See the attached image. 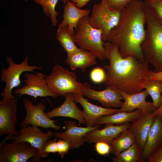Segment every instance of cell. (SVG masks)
<instances>
[{
  "label": "cell",
  "mask_w": 162,
  "mask_h": 162,
  "mask_svg": "<svg viewBox=\"0 0 162 162\" xmlns=\"http://www.w3.org/2000/svg\"><path fill=\"white\" fill-rule=\"evenodd\" d=\"M103 46L106 59L109 61L104 66L107 71L104 85L112 86L129 94L142 91L148 80V63L133 56L123 58L118 47L112 43L104 42Z\"/></svg>",
  "instance_id": "cell-1"
},
{
  "label": "cell",
  "mask_w": 162,
  "mask_h": 162,
  "mask_svg": "<svg viewBox=\"0 0 162 162\" xmlns=\"http://www.w3.org/2000/svg\"><path fill=\"white\" fill-rule=\"evenodd\" d=\"M142 0H134L122 11L118 25L110 32L107 42L118 48L124 58L130 56L143 59L140 46L144 40L146 18Z\"/></svg>",
  "instance_id": "cell-2"
},
{
  "label": "cell",
  "mask_w": 162,
  "mask_h": 162,
  "mask_svg": "<svg viewBox=\"0 0 162 162\" xmlns=\"http://www.w3.org/2000/svg\"><path fill=\"white\" fill-rule=\"evenodd\" d=\"M146 28L141 46L143 59L151 64L154 71H162V20L146 4L144 7Z\"/></svg>",
  "instance_id": "cell-3"
},
{
  "label": "cell",
  "mask_w": 162,
  "mask_h": 162,
  "mask_svg": "<svg viewBox=\"0 0 162 162\" xmlns=\"http://www.w3.org/2000/svg\"><path fill=\"white\" fill-rule=\"evenodd\" d=\"M88 16L79 21L76 32L73 35L74 40L80 48L91 52L100 60L106 59V51L102 39V31L92 27L88 21Z\"/></svg>",
  "instance_id": "cell-4"
},
{
  "label": "cell",
  "mask_w": 162,
  "mask_h": 162,
  "mask_svg": "<svg viewBox=\"0 0 162 162\" xmlns=\"http://www.w3.org/2000/svg\"><path fill=\"white\" fill-rule=\"evenodd\" d=\"M46 80L50 90L58 96H64L69 93L81 94L84 87V83L77 80L75 73L58 64L54 66Z\"/></svg>",
  "instance_id": "cell-5"
},
{
  "label": "cell",
  "mask_w": 162,
  "mask_h": 162,
  "mask_svg": "<svg viewBox=\"0 0 162 162\" xmlns=\"http://www.w3.org/2000/svg\"><path fill=\"white\" fill-rule=\"evenodd\" d=\"M121 13V10L110 7L106 0H101L93 5L88 21L93 28L102 30V40L106 42L110 32L118 24Z\"/></svg>",
  "instance_id": "cell-6"
},
{
  "label": "cell",
  "mask_w": 162,
  "mask_h": 162,
  "mask_svg": "<svg viewBox=\"0 0 162 162\" xmlns=\"http://www.w3.org/2000/svg\"><path fill=\"white\" fill-rule=\"evenodd\" d=\"M28 60L29 57L26 56L21 63L16 64L10 57H6L8 67L2 68L0 72L1 80L5 84L4 90L1 94L2 98H17L13 95L12 92L14 88L21 84L20 77L21 74L27 71L36 72L34 70H42L41 67L29 65Z\"/></svg>",
  "instance_id": "cell-7"
},
{
  "label": "cell",
  "mask_w": 162,
  "mask_h": 162,
  "mask_svg": "<svg viewBox=\"0 0 162 162\" xmlns=\"http://www.w3.org/2000/svg\"><path fill=\"white\" fill-rule=\"evenodd\" d=\"M38 149L29 142L6 143L0 144V162H26L31 158L32 161L41 162L38 158Z\"/></svg>",
  "instance_id": "cell-8"
},
{
  "label": "cell",
  "mask_w": 162,
  "mask_h": 162,
  "mask_svg": "<svg viewBox=\"0 0 162 162\" xmlns=\"http://www.w3.org/2000/svg\"><path fill=\"white\" fill-rule=\"evenodd\" d=\"M23 104L26 111L24 119L20 123L21 128L26 127L28 125L37 126L44 129L52 128L55 130H61L65 128L55 124L57 121L47 116L44 112L46 105L43 102L34 104L27 98L23 99Z\"/></svg>",
  "instance_id": "cell-9"
},
{
  "label": "cell",
  "mask_w": 162,
  "mask_h": 162,
  "mask_svg": "<svg viewBox=\"0 0 162 162\" xmlns=\"http://www.w3.org/2000/svg\"><path fill=\"white\" fill-rule=\"evenodd\" d=\"M46 76L42 73L37 72L25 74L23 80L24 85L15 90L14 94L21 96L24 95L32 96L34 101L38 97L50 96L56 98L58 96L50 90L47 85Z\"/></svg>",
  "instance_id": "cell-10"
},
{
  "label": "cell",
  "mask_w": 162,
  "mask_h": 162,
  "mask_svg": "<svg viewBox=\"0 0 162 162\" xmlns=\"http://www.w3.org/2000/svg\"><path fill=\"white\" fill-rule=\"evenodd\" d=\"M81 93L83 96L88 98L97 100L106 108H121L123 103L122 100L123 97L121 92L111 85H107L102 91H96L92 89L86 82Z\"/></svg>",
  "instance_id": "cell-11"
},
{
  "label": "cell",
  "mask_w": 162,
  "mask_h": 162,
  "mask_svg": "<svg viewBox=\"0 0 162 162\" xmlns=\"http://www.w3.org/2000/svg\"><path fill=\"white\" fill-rule=\"evenodd\" d=\"M17 98H2L0 101V136L9 134L15 136L20 134L16 130Z\"/></svg>",
  "instance_id": "cell-12"
},
{
  "label": "cell",
  "mask_w": 162,
  "mask_h": 162,
  "mask_svg": "<svg viewBox=\"0 0 162 162\" xmlns=\"http://www.w3.org/2000/svg\"><path fill=\"white\" fill-rule=\"evenodd\" d=\"M20 134L17 136H13L12 139L14 142H27L33 147L38 149L39 152L38 158L43 147L51 137L54 136L50 130L46 133H43L38 127L28 125L26 127L21 128L19 131Z\"/></svg>",
  "instance_id": "cell-13"
},
{
  "label": "cell",
  "mask_w": 162,
  "mask_h": 162,
  "mask_svg": "<svg viewBox=\"0 0 162 162\" xmlns=\"http://www.w3.org/2000/svg\"><path fill=\"white\" fill-rule=\"evenodd\" d=\"M65 130L62 132H54V136L59 139L68 141L70 145V149L79 148L85 142L84 137L91 130L99 128L100 125L86 127H79L72 121L67 120L64 122Z\"/></svg>",
  "instance_id": "cell-14"
},
{
  "label": "cell",
  "mask_w": 162,
  "mask_h": 162,
  "mask_svg": "<svg viewBox=\"0 0 162 162\" xmlns=\"http://www.w3.org/2000/svg\"><path fill=\"white\" fill-rule=\"evenodd\" d=\"M130 125V123L116 125L112 124H105L103 129H99L97 128L87 133L84 136V140L85 142H102L110 146L112 141L122 131L128 128Z\"/></svg>",
  "instance_id": "cell-15"
},
{
  "label": "cell",
  "mask_w": 162,
  "mask_h": 162,
  "mask_svg": "<svg viewBox=\"0 0 162 162\" xmlns=\"http://www.w3.org/2000/svg\"><path fill=\"white\" fill-rule=\"evenodd\" d=\"M72 95L75 101L79 103L83 108L82 111L87 127L94 126L95 120L101 116L111 115L118 112V109L104 108L94 105L81 94L72 93Z\"/></svg>",
  "instance_id": "cell-16"
},
{
  "label": "cell",
  "mask_w": 162,
  "mask_h": 162,
  "mask_svg": "<svg viewBox=\"0 0 162 162\" xmlns=\"http://www.w3.org/2000/svg\"><path fill=\"white\" fill-rule=\"evenodd\" d=\"M64 97L65 99L62 104L45 113L47 116L50 118L56 117L71 118L78 121L79 126L82 124H86L82 112L77 106L72 93L67 94Z\"/></svg>",
  "instance_id": "cell-17"
},
{
  "label": "cell",
  "mask_w": 162,
  "mask_h": 162,
  "mask_svg": "<svg viewBox=\"0 0 162 162\" xmlns=\"http://www.w3.org/2000/svg\"><path fill=\"white\" fill-rule=\"evenodd\" d=\"M121 92L124 102L122 106L118 109L117 112H131L137 109H139L145 112H151L154 110L153 102H147L146 100V98L149 95L146 89L135 94Z\"/></svg>",
  "instance_id": "cell-18"
},
{
  "label": "cell",
  "mask_w": 162,
  "mask_h": 162,
  "mask_svg": "<svg viewBox=\"0 0 162 162\" xmlns=\"http://www.w3.org/2000/svg\"><path fill=\"white\" fill-rule=\"evenodd\" d=\"M156 116L154 110L145 113L138 119L132 122L128 128L135 136L136 142L142 150L145 145L148 134Z\"/></svg>",
  "instance_id": "cell-19"
},
{
  "label": "cell",
  "mask_w": 162,
  "mask_h": 162,
  "mask_svg": "<svg viewBox=\"0 0 162 162\" xmlns=\"http://www.w3.org/2000/svg\"><path fill=\"white\" fill-rule=\"evenodd\" d=\"M162 145V118L156 115L149 132L145 145L142 150V160L147 159Z\"/></svg>",
  "instance_id": "cell-20"
},
{
  "label": "cell",
  "mask_w": 162,
  "mask_h": 162,
  "mask_svg": "<svg viewBox=\"0 0 162 162\" xmlns=\"http://www.w3.org/2000/svg\"><path fill=\"white\" fill-rule=\"evenodd\" d=\"M89 9H81L77 7L75 4L70 0H68L64 8L63 20L58 27L68 26L71 34H75L74 29H76L79 21L82 17L88 16Z\"/></svg>",
  "instance_id": "cell-21"
},
{
  "label": "cell",
  "mask_w": 162,
  "mask_h": 162,
  "mask_svg": "<svg viewBox=\"0 0 162 162\" xmlns=\"http://www.w3.org/2000/svg\"><path fill=\"white\" fill-rule=\"evenodd\" d=\"M96 58L91 52L79 48L74 52L67 54L65 62L72 70L79 68L85 72L87 68L96 64Z\"/></svg>",
  "instance_id": "cell-22"
},
{
  "label": "cell",
  "mask_w": 162,
  "mask_h": 162,
  "mask_svg": "<svg viewBox=\"0 0 162 162\" xmlns=\"http://www.w3.org/2000/svg\"><path fill=\"white\" fill-rule=\"evenodd\" d=\"M145 113L139 109L131 112H118L111 115H106L98 118L95 121L94 126L106 124L121 125L134 122L141 117Z\"/></svg>",
  "instance_id": "cell-23"
},
{
  "label": "cell",
  "mask_w": 162,
  "mask_h": 162,
  "mask_svg": "<svg viewBox=\"0 0 162 162\" xmlns=\"http://www.w3.org/2000/svg\"><path fill=\"white\" fill-rule=\"evenodd\" d=\"M136 142L135 136L132 131L127 128L122 131L112 142L110 152L114 156L126 150Z\"/></svg>",
  "instance_id": "cell-24"
},
{
  "label": "cell",
  "mask_w": 162,
  "mask_h": 162,
  "mask_svg": "<svg viewBox=\"0 0 162 162\" xmlns=\"http://www.w3.org/2000/svg\"><path fill=\"white\" fill-rule=\"evenodd\" d=\"M68 26L58 27L56 39L67 52L72 53L79 49Z\"/></svg>",
  "instance_id": "cell-25"
},
{
  "label": "cell",
  "mask_w": 162,
  "mask_h": 162,
  "mask_svg": "<svg viewBox=\"0 0 162 162\" xmlns=\"http://www.w3.org/2000/svg\"><path fill=\"white\" fill-rule=\"evenodd\" d=\"M142 149L135 142L126 150L112 158L113 162H140L142 160Z\"/></svg>",
  "instance_id": "cell-26"
},
{
  "label": "cell",
  "mask_w": 162,
  "mask_h": 162,
  "mask_svg": "<svg viewBox=\"0 0 162 162\" xmlns=\"http://www.w3.org/2000/svg\"><path fill=\"white\" fill-rule=\"evenodd\" d=\"M145 89L151 97L154 107V110L158 109L162 103V81L158 80H148Z\"/></svg>",
  "instance_id": "cell-27"
},
{
  "label": "cell",
  "mask_w": 162,
  "mask_h": 162,
  "mask_svg": "<svg viewBox=\"0 0 162 162\" xmlns=\"http://www.w3.org/2000/svg\"><path fill=\"white\" fill-rule=\"evenodd\" d=\"M58 0H34L37 4L41 5L47 16H50L52 25L55 26L58 22L56 16L58 12L56 11L55 7Z\"/></svg>",
  "instance_id": "cell-28"
},
{
  "label": "cell",
  "mask_w": 162,
  "mask_h": 162,
  "mask_svg": "<svg viewBox=\"0 0 162 162\" xmlns=\"http://www.w3.org/2000/svg\"><path fill=\"white\" fill-rule=\"evenodd\" d=\"M57 138L46 142L39 155L40 158L47 157L50 153L55 154L57 152Z\"/></svg>",
  "instance_id": "cell-29"
},
{
  "label": "cell",
  "mask_w": 162,
  "mask_h": 162,
  "mask_svg": "<svg viewBox=\"0 0 162 162\" xmlns=\"http://www.w3.org/2000/svg\"><path fill=\"white\" fill-rule=\"evenodd\" d=\"M143 1L162 20V0H144Z\"/></svg>",
  "instance_id": "cell-30"
},
{
  "label": "cell",
  "mask_w": 162,
  "mask_h": 162,
  "mask_svg": "<svg viewBox=\"0 0 162 162\" xmlns=\"http://www.w3.org/2000/svg\"><path fill=\"white\" fill-rule=\"evenodd\" d=\"M104 70L100 68H96L93 69L90 73V77L92 80L96 83L104 82L106 76Z\"/></svg>",
  "instance_id": "cell-31"
},
{
  "label": "cell",
  "mask_w": 162,
  "mask_h": 162,
  "mask_svg": "<svg viewBox=\"0 0 162 162\" xmlns=\"http://www.w3.org/2000/svg\"><path fill=\"white\" fill-rule=\"evenodd\" d=\"M57 153L62 158L64 156L69 153L70 149L69 142L65 140L59 139L57 142Z\"/></svg>",
  "instance_id": "cell-32"
},
{
  "label": "cell",
  "mask_w": 162,
  "mask_h": 162,
  "mask_svg": "<svg viewBox=\"0 0 162 162\" xmlns=\"http://www.w3.org/2000/svg\"><path fill=\"white\" fill-rule=\"evenodd\" d=\"M134 0H106L111 8L122 11Z\"/></svg>",
  "instance_id": "cell-33"
},
{
  "label": "cell",
  "mask_w": 162,
  "mask_h": 162,
  "mask_svg": "<svg viewBox=\"0 0 162 162\" xmlns=\"http://www.w3.org/2000/svg\"><path fill=\"white\" fill-rule=\"evenodd\" d=\"M95 149L99 154L105 156L110 152L111 147L110 145L105 142H99L95 143Z\"/></svg>",
  "instance_id": "cell-34"
},
{
  "label": "cell",
  "mask_w": 162,
  "mask_h": 162,
  "mask_svg": "<svg viewBox=\"0 0 162 162\" xmlns=\"http://www.w3.org/2000/svg\"><path fill=\"white\" fill-rule=\"evenodd\" d=\"M148 162H162V145L147 159Z\"/></svg>",
  "instance_id": "cell-35"
},
{
  "label": "cell",
  "mask_w": 162,
  "mask_h": 162,
  "mask_svg": "<svg viewBox=\"0 0 162 162\" xmlns=\"http://www.w3.org/2000/svg\"><path fill=\"white\" fill-rule=\"evenodd\" d=\"M148 80H158L162 81V71L155 72L150 70L149 74Z\"/></svg>",
  "instance_id": "cell-36"
},
{
  "label": "cell",
  "mask_w": 162,
  "mask_h": 162,
  "mask_svg": "<svg viewBox=\"0 0 162 162\" xmlns=\"http://www.w3.org/2000/svg\"><path fill=\"white\" fill-rule=\"evenodd\" d=\"M91 0H71L74 3L76 6L79 8H82L89 2Z\"/></svg>",
  "instance_id": "cell-37"
},
{
  "label": "cell",
  "mask_w": 162,
  "mask_h": 162,
  "mask_svg": "<svg viewBox=\"0 0 162 162\" xmlns=\"http://www.w3.org/2000/svg\"><path fill=\"white\" fill-rule=\"evenodd\" d=\"M154 110V113L156 115H160L161 116L162 118V103L160 107L158 109L156 110Z\"/></svg>",
  "instance_id": "cell-38"
},
{
  "label": "cell",
  "mask_w": 162,
  "mask_h": 162,
  "mask_svg": "<svg viewBox=\"0 0 162 162\" xmlns=\"http://www.w3.org/2000/svg\"><path fill=\"white\" fill-rule=\"evenodd\" d=\"M68 0H60L62 2L64 3V5H65L66 4L67 1Z\"/></svg>",
  "instance_id": "cell-39"
}]
</instances>
